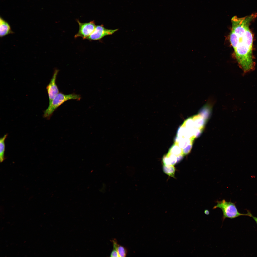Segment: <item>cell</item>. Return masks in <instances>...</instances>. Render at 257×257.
Instances as JSON below:
<instances>
[{"mask_svg":"<svg viewBox=\"0 0 257 257\" xmlns=\"http://www.w3.org/2000/svg\"><path fill=\"white\" fill-rule=\"evenodd\" d=\"M111 241L113 243V247L115 248L116 249L119 257H126L127 252V249L123 246L118 244L115 239H114Z\"/></svg>","mask_w":257,"mask_h":257,"instance_id":"cell-10","label":"cell"},{"mask_svg":"<svg viewBox=\"0 0 257 257\" xmlns=\"http://www.w3.org/2000/svg\"><path fill=\"white\" fill-rule=\"evenodd\" d=\"M217 204L213 208L215 209L218 208L222 211L223 214V221L226 218L233 219L242 216H248V214L240 213L238 210L234 203L227 202L223 199L217 202Z\"/></svg>","mask_w":257,"mask_h":257,"instance_id":"cell-3","label":"cell"},{"mask_svg":"<svg viewBox=\"0 0 257 257\" xmlns=\"http://www.w3.org/2000/svg\"><path fill=\"white\" fill-rule=\"evenodd\" d=\"M81 98L79 95L75 93L65 94L59 93L49 104L48 108L44 111L43 116L47 119H49L53 112L64 103L70 100H79Z\"/></svg>","mask_w":257,"mask_h":257,"instance_id":"cell-2","label":"cell"},{"mask_svg":"<svg viewBox=\"0 0 257 257\" xmlns=\"http://www.w3.org/2000/svg\"><path fill=\"white\" fill-rule=\"evenodd\" d=\"M168 153L177 156L183 154L181 148L177 144L175 143L171 147Z\"/></svg>","mask_w":257,"mask_h":257,"instance_id":"cell-13","label":"cell"},{"mask_svg":"<svg viewBox=\"0 0 257 257\" xmlns=\"http://www.w3.org/2000/svg\"><path fill=\"white\" fill-rule=\"evenodd\" d=\"M204 213L206 215H208L209 213V211L208 210H206L204 211Z\"/></svg>","mask_w":257,"mask_h":257,"instance_id":"cell-17","label":"cell"},{"mask_svg":"<svg viewBox=\"0 0 257 257\" xmlns=\"http://www.w3.org/2000/svg\"><path fill=\"white\" fill-rule=\"evenodd\" d=\"M247 212V213L248 214V216L251 217L253 218L256 222L257 225V217L253 216L249 211H248Z\"/></svg>","mask_w":257,"mask_h":257,"instance_id":"cell-16","label":"cell"},{"mask_svg":"<svg viewBox=\"0 0 257 257\" xmlns=\"http://www.w3.org/2000/svg\"><path fill=\"white\" fill-rule=\"evenodd\" d=\"M192 144L193 143L190 144L182 149V153L184 155L188 154L190 152L192 148Z\"/></svg>","mask_w":257,"mask_h":257,"instance_id":"cell-14","label":"cell"},{"mask_svg":"<svg viewBox=\"0 0 257 257\" xmlns=\"http://www.w3.org/2000/svg\"><path fill=\"white\" fill-rule=\"evenodd\" d=\"M76 21L79 24V29L78 33L74 36L75 38L80 37L83 39H87L95 28L96 26L94 21L82 23L78 20Z\"/></svg>","mask_w":257,"mask_h":257,"instance_id":"cell-4","label":"cell"},{"mask_svg":"<svg viewBox=\"0 0 257 257\" xmlns=\"http://www.w3.org/2000/svg\"><path fill=\"white\" fill-rule=\"evenodd\" d=\"M163 169L165 174L170 176L174 177L175 169L174 165H163Z\"/></svg>","mask_w":257,"mask_h":257,"instance_id":"cell-12","label":"cell"},{"mask_svg":"<svg viewBox=\"0 0 257 257\" xmlns=\"http://www.w3.org/2000/svg\"><path fill=\"white\" fill-rule=\"evenodd\" d=\"M118 30L108 29L105 28L102 25H97L87 39L90 40H99L105 36L112 34Z\"/></svg>","mask_w":257,"mask_h":257,"instance_id":"cell-5","label":"cell"},{"mask_svg":"<svg viewBox=\"0 0 257 257\" xmlns=\"http://www.w3.org/2000/svg\"><path fill=\"white\" fill-rule=\"evenodd\" d=\"M8 135L5 134L0 139V160L1 163L3 162L5 159L4 156L5 149V140Z\"/></svg>","mask_w":257,"mask_h":257,"instance_id":"cell-11","label":"cell"},{"mask_svg":"<svg viewBox=\"0 0 257 257\" xmlns=\"http://www.w3.org/2000/svg\"><path fill=\"white\" fill-rule=\"evenodd\" d=\"M110 257H119L118 253L116 249L114 247H113V250L110 254Z\"/></svg>","mask_w":257,"mask_h":257,"instance_id":"cell-15","label":"cell"},{"mask_svg":"<svg viewBox=\"0 0 257 257\" xmlns=\"http://www.w3.org/2000/svg\"><path fill=\"white\" fill-rule=\"evenodd\" d=\"M257 16L255 13L242 17L235 16L231 20L232 27L230 35V42L243 74L255 69L253 53V36L250 26Z\"/></svg>","mask_w":257,"mask_h":257,"instance_id":"cell-1","label":"cell"},{"mask_svg":"<svg viewBox=\"0 0 257 257\" xmlns=\"http://www.w3.org/2000/svg\"><path fill=\"white\" fill-rule=\"evenodd\" d=\"M10 26L8 23L1 17L0 19V37H2L7 35L13 34Z\"/></svg>","mask_w":257,"mask_h":257,"instance_id":"cell-7","label":"cell"},{"mask_svg":"<svg viewBox=\"0 0 257 257\" xmlns=\"http://www.w3.org/2000/svg\"><path fill=\"white\" fill-rule=\"evenodd\" d=\"M59 71V70L55 69L50 81L46 88L49 99V104L59 93L56 83V78Z\"/></svg>","mask_w":257,"mask_h":257,"instance_id":"cell-6","label":"cell"},{"mask_svg":"<svg viewBox=\"0 0 257 257\" xmlns=\"http://www.w3.org/2000/svg\"><path fill=\"white\" fill-rule=\"evenodd\" d=\"M177 156L168 153L162 159L163 165H174L177 163Z\"/></svg>","mask_w":257,"mask_h":257,"instance_id":"cell-9","label":"cell"},{"mask_svg":"<svg viewBox=\"0 0 257 257\" xmlns=\"http://www.w3.org/2000/svg\"><path fill=\"white\" fill-rule=\"evenodd\" d=\"M195 128L203 129L207 121L199 113L192 117Z\"/></svg>","mask_w":257,"mask_h":257,"instance_id":"cell-8","label":"cell"}]
</instances>
